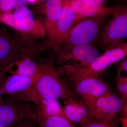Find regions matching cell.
Masks as SVG:
<instances>
[{
    "label": "cell",
    "instance_id": "6da1fadb",
    "mask_svg": "<svg viewBox=\"0 0 127 127\" xmlns=\"http://www.w3.org/2000/svg\"><path fill=\"white\" fill-rule=\"evenodd\" d=\"M71 97L78 98L55 68L42 76L26 91L9 98L34 102L41 98L61 99L64 101Z\"/></svg>",
    "mask_w": 127,
    "mask_h": 127
},
{
    "label": "cell",
    "instance_id": "7a4b0ae2",
    "mask_svg": "<svg viewBox=\"0 0 127 127\" xmlns=\"http://www.w3.org/2000/svg\"><path fill=\"white\" fill-rule=\"evenodd\" d=\"M127 43L121 44L112 50L105 51L103 55L91 63L83 64L77 62L64 65L59 71L61 76L88 78L101 76L109 66L127 56Z\"/></svg>",
    "mask_w": 127,
    "mask_h": 127
},
{
    "label": "cell",
    "instance_id": "3957f363",
    "mask_svg": "<svg viewBox=\"0 0 127 127\" xmlns=\"http://www.w3.org/2000/svg\"><path fill=\"white\" fill-rule=\"evenodd\" d=\"M104 19L103 17H89L75 23L64 37L59 50L78 45H92L99 34Z\"/></svg>",
    "mask_w": 127,
    "mask_h": 127
},
{
    "label": "cell",
    "instance_id": "277c9868",
    "mask_svg": "<svg viewBox=\"0 0 127 127\" xmlns=\"http://www.w3.org/2000/svg\"><path fill=\"white\" fill-rule=\"evenodd\" d=\"M127 37V9L121 6L113 15L102 34L101 47L105 51L112 50L125 43Z\"/></svg>",
    "mask_w": 127,
    "mask_h": 127
},
{
    "label": "cell",
    "instance_id": "5b68a950",
    "mask_svg": "<svg viewBox=\"0 0 127 127\" xmlns=\"http://www.w3.org/2000/svg\"><path fill=\"white\" fill-rule=\"evenodd\" d=\"M77 97L91 107L95 101L108 89L109 86L102 76L96 78H78L64 76Z\"/></svg>",
    "mask_w": 127,
    "mask_h": 127
},
{
    "label": "cell",
    "instance_id": "8992f818",
    "mask_svg": "<svg viewBox=\"0 0 127 127\" xmlns=\"http://www.w3.org/2000/svg\"><path fill=\"white\" fill-rule=\"evenodd\" d=\"M127 104V100L119 97L109 87L90 108L89 117L90 120L117 117Z\"/></svg>",
    "mask_w": 127,
    "mask_h": 127
},
{
    "label": "cell",
    "instance_id": "52a82bcc",
    "mask_svg": "<svg viewBox=\"0 0 127 127\" xmlns=\"http://www.w3.org/2000/svg\"><path fill=\"white\" fill-rule=\"evenodd\" d=\"M26 119L35 122V110L29 104L10 98L0 101V127H11Z\"/></svg>",
    "mask_w": 127,
    "mask_h": 127
},
{
    "label": "cell",
    "instance_id": "ba28073f",
    "mask_svg": "<svg viewBox=\"0 0 127 127\" xmlns=\"http://www.w3.org/2000/svg\"><path fill=\"white\" fill-rule=\"evenodd\" d=\"M76 13L71 5V0H62L59 13L54 35L47 43V47L59 50L63 39L73 25Z\"/></svg>",
    "mask_w": 127,
    "mask_h": 127
},
{
    "label": "cell",
    "instance_id": "9c48e42d",
    "mask_svg": "<svg viewBox=\"0 0 127 127\" xmlns=\"http://www.w3.org/2000/svg\"><path fill=\"white\" fill-rule=\"evenodd\" d=\"M57 51V62L63 65L71 61L88 64L100 56L99 51L92 44L78 45Z\"/></svg>",
    "mask_w": 127,
    "mask_h": 127
},
{
    "label": "cell",
    "instance_id": "30bf717a",
    "mask_svg": "<svg viewBox=\"0 0 127 127\" xmlns=\"http://www.w3.org/2000/svg\"><path fill=\"white\" fill-rule=\"evenodd\" d=\"M71 5L76 13L73 26L80 20L89 17H103L113 15L121 5L94 6L86 4L82 0H71Z\"/></svg>",
    "mask_w": 127,
    "mask_h": 127
},
{
    "label": "cell",
    "instance_id": "8fae6325",
    "mask_svg": "<svg viewBox=\"0 0 127 127\" xmlns=\"http://www.w3.org/2000/svg\"><path fill=\"white\" fill-rule=\"evenodd\" d=\"M48 72L31 76L12 75L7 77L1 87L2 95H9L10 97L18 95L32 86L40 78Z\"/></svg>",
    "mask_w": 127,
    "mask_h": 127
},
{
    "label": "cell",
    "instance_id": "7c38bea8",
    "mask_svg": "<svg viewBox=\"0 0 127 127\" xmlns=\"http://www.w3.org/2000/svg\"><path fill=\"white\" fill-rule=\"evenodd\" d=\"M23 54L18 44L0 27V69H4Z\"/></svg>",
    "mask_w": 127,
    "mask_h": 127
},
{
    "label": "cell",
    "instance_id": "4fadbf2b",
    "mask_svg": "<svg viewBox=\"0 0 127 127\" xmlns=\"http://www.w3.org/2000/svg\"><path fill=\"white\" fill-rule=\"evenodd\" d=\"M63 101L65 115L72 122L82 125L90 121V107L86 103L77 97H69Z\"/></svg>",
    "mask_w": 127,
    "mask_h": 127
},
{
    "label": "cell",
    "instance_id": "5bb4252c",
    "mask_svg": "<svg viewBox=\"0 0 127 127\" xmlns=\"http://www.w3.org/2000/svg\"><path fill=\"white\" fill-rule=\"evenodd\" d=\"M15 64L16 65L15 70L8 71L7 72L12 75L31 76L46 73L55 68L51 62L39 64L27 57L17 61Z\"/></svg>",
    "mask_w": 127,
    "mask_h": 127
},
{
    "label": "cell",
    "instance_id": "9a60e30c",
    "mask_svg": "<svg viewBox=\"0 0 127 127\" xmlns=\"http://www.w3.org/2000/svg\"><path fill=\"white\" fill-rule=\"evenodd\" d=\"M13 28L21 31H31L35 27V20L32 12L28 7L22 6L16 9L13 14Z\"/></svg>",
    "mask_w": 127,
    "mask_h": 127
},
{
    "label": "cell",
    "instance_id": "2e32d148",
    "mask_svg": "<svg viewBox=\"0 0 127 127\" xmlns=\"http://www.w3.org/2000/svg\"><path fill=\"white\" fill-rule=\"evenodd\" d=\"M62 0H48L47 2L45 28L49 41L54 35L56 26L62 7Z\"/></svg>",
    "mask_w": 127,
    "mask_h": 127
},
{
    "label": "cell",
    "instance_id": "e0dca14e",
    "mask_svg": "<svg viewBox=\"0 0 127 127\" xmlns=\"http://www.w3.org/2000/svg\"><path fill=\"white\" fill-rule=\"evenodd\" d=\"M36 120L40 127H76L66 118L50 116L35 110Z\"/></svg>",
    "mask_w": 127,
    "mask_h": 127
},
{
    "label": "cell",
    "instance_id": "ac0fdd59",
    "mask_svg": "<svg viewBox=\"0 0 127 127\" xmlns=\"http://www.w3.org/2000/svg\"><path fill=\"white\" fill-rule=\"evenodd\" d=\"M33 103L37 105V109L38 111L46 115L66 118L64 107L58 100L53 98H41L36 100Z\"/></svg>",
    "mask_w": 127,
    "mask_h": 127
},
{
    "label": "cell",
    "instance_id": "d6986e66",
    "mask_svg": "<svg viewBox=\"0 0 127 127\" xmlns=\"http://www.w3.org/2000/svg\"><path fill=\"white\" fill-rule=\"evenodd\" d=\"M117 117L112 119L97 118L82 124L81 127H119Z\"/></svg>",
    "mask_w": 127,
    "mask_h": 127
},
{
    "label": "cell",
    "instance_id": "ffe728a7",
    "mask_svg": "<svg viewBox=\"0 0 127 127\" xmlns=\"http://www.w3.org/2000/svg\"><path fill=\"white\" fill-rule=\"evenodd\" d=\"M116 81L120 98L127 100V77H123L121 74H117Z\"/></svg>",
    "mask_w": 127,
    "mask_h": 127
},
{
    "label": "cell",
    "instance_id": "44dd1931",
    "mask_svg": "<svg viewBox=\"0 0 127 127\" xmlns=\"http://www.w3.org/2000/svg\"><path fill=\"white\" fill-rule=\"evenodd\" d=\"M13 9V0H0V16Z\"/></svg>",
    "mask_w": 127,
    "mask_h": 127
},
{
    "label": "cell",
    "instance_id": "7402d4cb",
    "mask_svg": "<svg viewBox=\"0 0 127 127\" xmlns=\"http://www.w3.org/2000/svg\"><path fill=\"white\" fill-rule=\"evenodd\" d=\"M116 65L117 74H121L122 72H127V57L126 56L119 61Z\"/></svg>",
    "mask_w": 127,
    "mask_h": 127
},
{
    "label": "cell",
    "instance_id": "603a6c76",
    "mask_svg": "<svg viewBox=\"0 0 127 127\" xmlns=\"http://www.w3.org/2000/svg\"><path fill=\"white\" fill-rule=\"evenodd\" d=\"M106 0H82L86 4L91 6L102 5Z\"/></svg>",
    "mask_w": 127,
    "mask_h": 127
},
{
    "label": "cell",
    "instance_id": "cb8c5ba5",
    "mask_svg": "<svg viewBox=\"0 0 127 127\" xmlns=\"http://www.w3.org/2000/svg\"><path fill=\"white\" fill-rule=\"evenodd\" d=\"M6 73L4 71V69H0V101L3 100L1 93V87L3 82L7 77L6 76Z\"/></svg>",
    "mask_w": 127,
    "mask_h": 127
},
{
    "label": "cell",
    "instance_id": "d4e9b609",
    "mask_svg": "<svg viewBox=\"0 0 127 127\" xmlns=\"http://www.w3.org/2000/svg\"><path fill=\"white\" fill-rule=\"evenodd\" d=\"M13 9H17L22 6H26L27 0H13Z\"/></svg>",
    "mask_w": 127,
    "mask_h": 127
},
{
    "label": "cell",
    "instance_id": "484cf974",
    "mask_svg": "<svg viewBox=\"0 0 127 127\" xmlns=\"http://www.w3.org/2000/svg\"><path fill=\"white\" fill-rule=\"evenodd\" d=\"M118 120L121 123L122 127H127V117H120Z\"/></svg>",
    "mask_w": 127,
    "mask_h": 127
},
{
    "label": "cell",
    "instance_id": "4316f807",
    "mask_svg": "<svg viewBox=\"0 0 127 127\" xmlns=\"http://www.w3.org/2000/svg\"><path fill=\"white\" fill-rule=\"evenodd\" d=\"M120 113H121L120 117L124 118L127 117V104L124 107Z\"/></svg>",
    "mask_w": 127,
    "mask_h": 127
},
{
    "label": "cell",
    "instance_id": "83f0119b",
    "mask_svg": "<svg viewBox=\"0 0 127 127\" xmlns=\"http://www.w3.org/2000/svg\"><path fill=\"white\" fill-rule=\"evenodd\" d=\"M27 0V2L28 1L31 3H33V2H35L36 0Z\"/></svg>",
    "mask_w": 127,
    "mask_h": 127
},
{
    "label": "cell",
    "instance_id": "f1b7e54d",
    "mask_svg": "<svg viewBox=\"0 0 127 127\" xmlns=\"http://www.w3.org/2000/svg\"><path fill=\"white\" fill-rule=\"evenodd\" d=\"M48 0H41V1H43V2H45V1H47Z\"/></svg>",
    "mask_w": 127,
    "mask_h": 127
},
{
    "label": "cell",
    "instance_id": "f546056e",
    "mask_svg": "<svg viewBox=\"0 0 127 127\" xmlns=\"http://www.w3.org/2000/svg\"><path fill=\"white\" fill-rule=\"evenodd\" d=\"M22 126H17V127H21Z\"/></svg>",
    "mask_w": 127,
    "mask_h": 127
},
{
    "label": "cell",
    "instance_id": "4dcf8cb0",
    "mask_svg": "<svg viewBox=\"0 0 127 127\" xmlns=\"http://www.w3.org/2000/svg\"><path fill=\"white\" fill-rule=\"evenodd\" d=\"M21 127H31V126H30V127H28V126H27L26 127H25V126H23H23H22Z\"/></svg>",
    "mask_w": 127,
    "mask_h": 127
}]
</instances>
